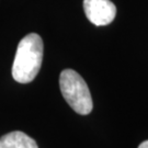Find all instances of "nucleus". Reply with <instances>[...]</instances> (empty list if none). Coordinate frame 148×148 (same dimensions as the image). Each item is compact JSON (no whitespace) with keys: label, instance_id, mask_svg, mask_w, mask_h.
<instances>
[{"label":"nucleus","instance_id":"5","mask_svg":"<svg viewBox=\"0 0 148 148\" xmlns=\"http://www.w3.org/2000/svg\"><path fill=\"white\" fill-rule=\"evenodd\" d=\"M138 148H148V140H145V142H143V143L138 146Z\"/></svg>","mask_w":148,"mask_h":148},{"label":"nucleus","instance_id":"4","mask_svg":"<svg viewBox=\"0 0 148 148\" xmlns=\"http://www.w3.org/2000/svg\"><path fill=\"white\" fill-rule=\"evenodd\" d=\"M0 148H38V146L25 133L14 131L0 137Z\"/></svg>","mask_w":148,"mask_h":148},{"label":"nucleus","instance_id":"2","mask_svg":"<svg viewBox=\"0 0 148 148\" xmlns=\"http://www.w3.org/2000/svg\"><path fill=\"white\" fill-rule=\"evenodd\" d=\"M59 87L64 99L76 113L87 115L91 113L93 103L85 79L73 69H65L59 76Z\"/></svg>","mask_w":148,"mask_h":148},{"label":"nucleus","instance_id":"3","mask_svg":"<svg viewBox=\"0 0 148 148\" xmlns=\"http://www.w3.org/2000/svg\"><path fill=\"white\" fill-rule=\"evenodd\" d=\"M84 10L88 20L97 27L110 24L116 14V7L111 0H84Z\"/></svg>","mask_w":148,"mask_h":148},{"label":"nucleus","instance_id":"1","mask_svg":"<svg viewBox=\"0 0 148 148\" xmlns=\"http://www.w3.org/2000/svg\"><path fill=\"white\" fill-rule=\"evenodd\" d=\"M43 40L36 33H30L22 38L12 65V77L16 82L29 84L35 79L43 60Z\"/></svg>","mask_w":148,"mask_h":148}]
</instances>
